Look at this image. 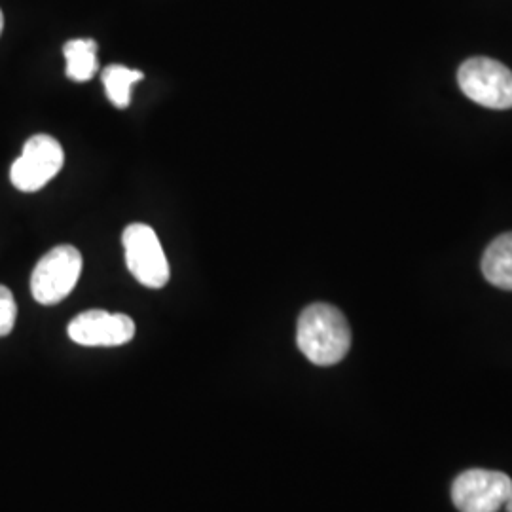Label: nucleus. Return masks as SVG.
<instances>
[{
  "label": "nucleus",
  "instance_id": "obj_1",
  "mask_svg": "<svg viewBox=\"0 0 512 512\" xmlns=\"http://www.w3.org/2000/svg\"><path fill=\"white\" fill-rule=\"evenodd\" d=\"M296 344L313 365H338L351 348L348 319L330 304H311L298 317Z\"/></svg>",
  "mask_w": 512,
  "mask_h": 512
},
{
  "label": "nucleus",
  "instance_id": "obj_2",
  "mask_svg": "<svg viewBox=\"0 0 512 512\" xmlns=\"http://www.w3.org/2000/svg\"><path fill=\"white\" fill-rule=\"evenodd\" d=\"M82 274V255L73 245H59L38 260L31 293L38 304L54 306L73 293Z\"/></svg>",
  "mask_w": 512,
  "mask_h": 512
},
{
  "label": "nucleus",
  "instance_id": "obj_3",
  "mask_svg": "<svg viewBox=\"0 0 512 512\" xmlns=\"http://www.w3.org/2000/svg\"><path fill=\"white\" fill-rule=\"evenodd\" d=\"M461 92L486 109H512V71L490 57H471L458 71Z\"/></svg>",
  "mask_w": 512,
  "mask_h": 512
},
{
  "label": "nucleus",
  "instance_id": "obj_4",
  "mask_svg": "<svg viewBox=\"0 0 512 512\" xmlns=\"http://www.w3.org/2000/svg\"><path fill=\"white\" fill-rule=\"evenodd\" d=\"M126 264L131 275L148 289H162L169 281V262L156 232L141 222L129 224L122 234Z\"/></svg>",
  "mask_w": 512,
  "mask_h": 512
},
{
  "label": "nucleus",
  "instance_id": "obj_5",
  "mask_svg": "<svg viewBox=\"0 0 512 512\" xmlns=\"http://www.w3.org/2000/svg\"><path fill=\"white\" fill-rule=\"evenodd\" d=\"M65 164V152L50 135L31 137L10 169V181L21 192H37L54 179Z\"/></svg>",
  "mask_w": 512,
  "mask_h": 512
},
{
  "label": "nucleus",
  "instance_id": "obj_6",
  "mask_svg": "<svg viewBox=\"0 0 512 512\" xmlns=\"http://www.w3.org/2000/svg\"><path fill=\"white\" fill-rule=\"evenodd\" d=\"M511 492L512 480L505 473L471 469L454 480L452 499L459 512H497Z\"/></svg>",
  "mask_w": 512,
  "mask_h": 512
},
{
  "label": "nucleus",
  "instance_id": "obj_7",
  "mask_svg": "<svg viewBox=\"0 0 512 512\" xmlns=\"http://www.w3.org/2000/svg\"><path fill=\"white\" fill-rule=\"evenodd\" d=\"M69 338L86 348L124 346L135 336V323L124 313L90 310L76 315L69 325Z\"/></svg>",
  "mask_w": 512,
  "mask_h": 512
},
{
  "label": "nucleus",
  "instance_id": "obj_8",
  "mask_svg": "<svg viewBox=\"0 0 512 512\" xmlns=\"http://www.w3.org/2000/svg\"><path fill=\"white\" fill-rule=\"evenodd\" d=\"M482 274L497 289L512 291V232L501 234L482 256Z\"/></svg>",
  "mask_w": 512,
  "mask_h": 512
},
{
  "label": "nucleus",
  "instance_id": "obj_9",
  "mask_svg": "<svg viewBox=\"0 0 512 512\" xmlns=\"http://www.w3.org/2000/svg\"><path fill=\"white\" fill-rule=\"evenodd\" d=\"M63 55L67 59L65 74L74 82H88L99 71L97 61V42L92 38H74L63 46Z\"/></svg>",
  "mask_w": 512,
  "mask_h": 512
},
{
  "label": "nucleus",
  "instance_id": "obj_10",
  "mask_svg": "<svg viewBox=\"0 0 512 512\" xmlns=\"http://www.w3.org/2000/svg\"><path fill=\"white\" fill-rule=\"evenodd\" d=\"M101 78H103L110 103L116 109H128L131 105V90L135 84H139L145 78V74L124 65H109L101 73Z\"/></svg>",
  "mask_w": 512,
  "mask_h": 512
},
{
  "label": "nucleus",
  "instance_id": "obj_11",
  "mask_svg": "<svg viewBox=\"0 0 512 512\" xmlns=\"http://www.w3.org/2000/svg\"><path fill=\"white\" fill-rule=\"evenodd\" d=\"M16 319H18V304L14 300V294L8 287L0 285V338L8 336L14 330Z\"/></svg>",
  "mask_w": 512,
  "mask_h": 512
},
{
  "label": "nucleus",
  "instance_id": "obj_12",
  "mask_svg": "<svg viewBox=\"0 0 512 512\" xmlns=\"http://www.w3.org/2000/svg\"><path fill=\"white\" fill-rule=\"evenodd\" d=\"M505 509H507V512H512V492L509 499H507V503H505Z\"/></svg>",
  "mask_w": 512,
  "mask_h": 512
},
{
  "label": "nucleus",
  "instance_id": "obj_13",
  "mask_svg": "<svg viewBox=\"0 0 512 512\" xmlns=\"http://www.w3.org/2000/svg\"><path fill=\"white\" fill-rule=\"evenodd\" d=\"M2 29H4V16H2V12H0V35H2Z\"/></svg>",
  "mask_w": 512,
  "mask_h": 512
}]
</instances>
